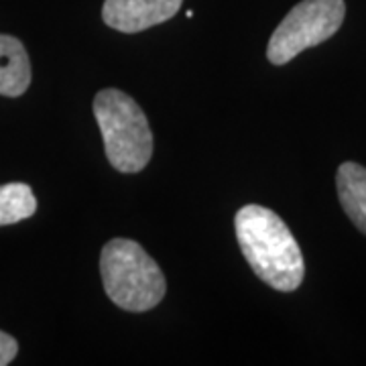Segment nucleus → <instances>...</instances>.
I'll return each mask as SVG.
<instances>
[{"label": "nucleus", "mask_w": 366, "mask_h": 366, "mask_svg": "<svg viewBox=\"0 0 366 366\" xmlns=\"http://www.w3.org/2000/svg\"><path fill=\"white\" fill-rule=\"evenodd\" d=\"M183 0H104L102 19L120 33H139L175 16Z\"/></svg>", "instance_id": "5"}, {"label": "nucleus", "mask_w": 366, "mask_h": 366, "mask_svg": "<svg viewBox=\"0 0 366 366\" xmlns=\"http://www.w3.org/2000/svg\"><path fill=\"white\" fill-rule=\"evenodd\" d=\"M344 0H301L271 35L267 57L274 66H285L301 51L324 43L344 23Z\"/></svg>", "instance_id": "4"}, {"label": "nucleus", "mask_w": 366, "mask_h": 366, "mask_svg": "<svg viewBox=\"0 0 366 366\" xmlns=\"http://www.w3.org/2000/svg\"><path fill=\"white\" fill-rule=\"evenodd\" d=\"M94 114L112 167L120 173L144 169L153 155V132L143 108L129 94L108 88L96 94Z\"/></svg>", "instance_id": "3"}, {"label": "nucleus", "mask_w": 366, "mask_h": 366, "mask_svg": "<svg viewBox=\"0 0 366 366\" xmlns=\"http://www.w3.org/2000/svg\"><path fill=\"white\" fill-rule=\"evenodd\" d=\"M31 84V61L25 45L16 37L0 35V94L16 98Z\"/></svg>", "instance_id": "6"}, {"label": "nucleus", "mask_w": 366, "mask_h": 366, "mask_svg": "<svg viewBox=\"0 0 366 366\" xmlns=\"http://www.w3.org/2000/svg\"><path fill=\"white\" fill-rule=\"evenodd\" d=\"M37 199L26 183L0 185V226L16 224L35 214Z\"/></svg>", "instance_id": "8"}, {"label": "nucleus", "mask_w": 366, "mask_h": 366, "mask_svg": "<svg viewBox=\"0 0 366 366\" xmlns=\"http://www.w3.org/2000/svg\"><path fill=\"white\" fill-rule=\"evenodd\" d=\"M16 352H19V342L14 340L13 336L0 332V366L11 365Z\"/></svg>", "instance_id": "9"}, {"label": "nucleus", "mask_w": 366, "mask_h": 366, "mask_svg": "<svg viewBox=\"0 0 366 366\" xmlns=\"http://www.w3.org/2000/svg\"><path fill=\"white\" fill-rule=\"evenodd\" d=\"M236 238L254 274L277 291H295L305 274L303 254L287 224L271 209L250 204L234 218Z\"/></svg>", "instance_id": "1"}, {"label": "nucleus", "mask_w": 366, "mask_h": 366, "mask_svg": "<svg viewBox=\"0 0 366 366\" xmlns=\"http://www.w3.org/2000/svg\"><path fill=\"white\" fill-rule=\"evenodd\" d=\"M100 273L106 295L120 310L149 312L165 297V277L141 244L129 238L106 242L100 254Z\"/></svg>", "instance_id": "2"}, {"label": "nucleus", "mask_w": 366, "mask_h": 366, "mask_svg": "<svg viewBox=\"0 0 366 366\" xmlns=\"http://www.w3.org/2000/svg\"><path fill=\"white\" fill-rule=\"evenodd\" d=\"M336 187L346 216L366 234V167L352 161L342 163L336 173Z\"/></svg>", "instance_id": "7"}]
</instances>
